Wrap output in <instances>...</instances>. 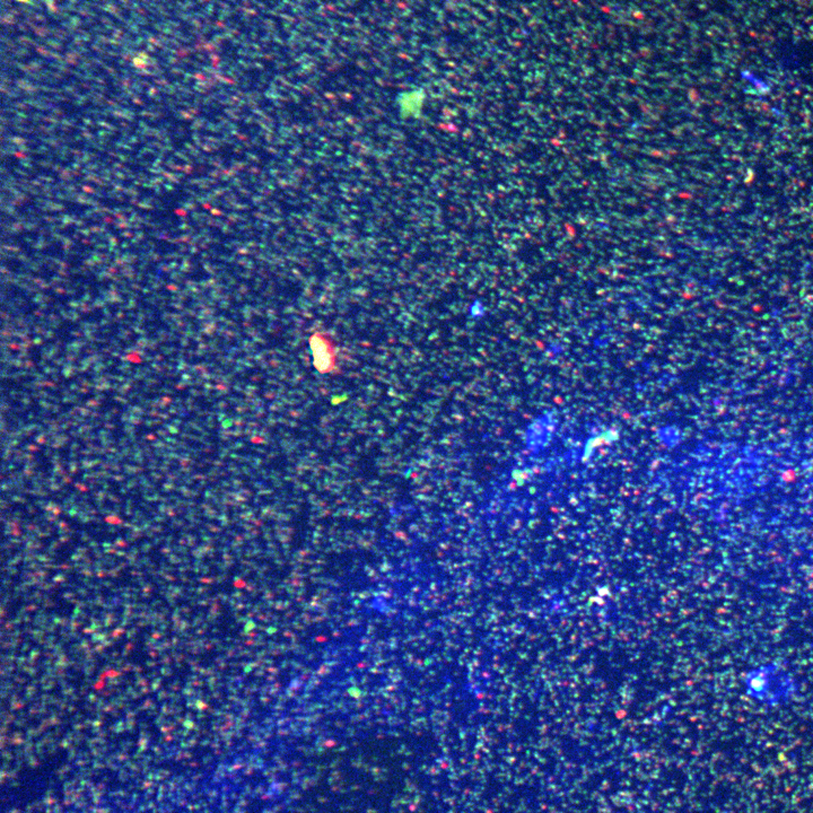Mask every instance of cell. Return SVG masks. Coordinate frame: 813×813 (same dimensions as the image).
<instances>
[{"instance_id": "obj_1", "label": "cell", "mask_w": 813, "mask_h": 813, "mask_svg": "<svg viewBox=\"0 0 813 813\" xmlns=\"http://www.w3.org/2000/svg\"><path fill=\"white\" fill-rule=\"evenodd\" d=\"M313 354L315 358V366L320 372H330L334 367V354L328 342L318 334L311 339Z\"/></svg>"}]
</instances>
